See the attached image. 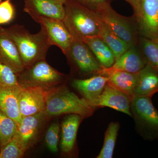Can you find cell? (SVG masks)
<instances>
[{"label": "cell", "mask_w": 158, "mask_h": 158, "mask_svg": "<svg viewBox=\"0 0 158 158\" xmlns=\"http://www.w3.org/2000/svg\"><path fill=\"white\" fill-rule=\"evenodd\" d=\"M1 0H0V2H1Z\"/></svg>", "instance_id": "cell-33"}, {"label": "cell", "mask_w": 158, "mask_h": 158, "mask_svg": "<svg viewBox=\"0 0 158 158\" xmlns=\"http://www.w3.org/2000/svg\"><path fill=\"white\" fill-rule=\"evenodd\" d=\"M98 18L99 30L98 36L113 51L116 61L131 47L118 37Z\"/></svg>", "instance_id": "cell-22"}, {"label": "cell", "mask_w": 158, "mask_h": 158, "mask_svg": "<svg viewBox=\"0 0 158 158\" xmlns=\"http://www.w3.org/2000/svg\"><path fill=\"white\" fill-rule=\"evenodd\" d=\"M18 124L0 110V146L8 143L17 133Z\"/></svg>", "instance_id": "cell-26"}, {"label": "cell", "mask_w": 158, "mask_h": 158, "mask_svg": "<svg viewBox=\"0 0 158 158\" xmlns=\"http://www.w3.org/2000/svg\"><path fill=\"white\" fill-rule=\"evenodd\" d=\"M17 75L11 68L0 62V86H19Z\"/></svg>", "instance_id": "cell-28"}, {"label": "cell", "mask_w": 158, "mask_h": 158, "mask_svg": "<svg viewBox=\"0 0 158 158\" xmlns=\"http://www.w3.org/2000/svg\"><path fill=\"white\" fill-rule=\"evenodd\" d=\"M82 2L87 4L91 7V9H94L98 6L108 3L109 0H80Z\"/></svg>", "instance_id": "cell-30"}, {"label": "cell", "mask_w": 158, "mask_h": 158, "mask_svg": "<svg viewBox=\"0 0 158 158\" xmlns=\"http://www.w3.org/2000/svg\"><path fill=\"white\" fill-rule=\"evenodd\" d=\"M83 117L78 114H69L63 119L61 127L60 148L62 153L70 156L75 147L77 135Z\"/></svg>", "instance_id": "cell-17"}, {"label": "cell", "mask_w": 158, "mask_h": 158, "mask_svg": "<svg viewBox=\"0 0 158 158\" xmlns=\"http://www.w3.org/2000/svg\"><path fill=\"white\" fill-rule=\"evenodd\" d=\"M131 100L129 97L107 83L94 107L111 108L132 117Z\"/></svg>", "instance_id": "cell-13"}, {"label": "cell", "mask_w": 158, "mask_h": 158, "mask_svg": "<svg viewBox=\"0 0 158 158\" xmlns=\"http://www.w3.org/2000/svg\"><path fill=\"white\" fill-rule=\"evenodd\" d=\"M63 22L73 38L82 40L98 36L99 18L94 10L81 3L67 0Z\"/></svg>", "instance_id": "cell-3"}, {"label": "cell", "mask_w": 158, "mask_h": 158, "mask_svg": "<svg viewBox=\"0 0 158 158\" xmlns=\"http://www.w3.org/2000/svg\"><path fill=\"white\" fill-rule=\"evenodd\" d=\"M152 98L134 96L131 100V111L137 133L144 140H158V111Z\"/></svg>", "instance_id": "cell-5"}, {"label": "cell", "mask_w": 158, "mask_h": 158, "mask_svg": "<svg viewBox=\"0 0 158 158\" xmlns=\"http://www.w3.org/2000/svg\"><path fill=\"white\" fill-rule=\"evenodd\" d=\"M22 87L0 86V110L19 123L22 116L20 112L19 96Z\"/></svg>", "instance_id": "cell-18"}, {"label": "cell", "mask_w": 158, "mask_h": 158, "mask_svg": "<svg viewBox=\"0 0 158 158\" xmlns=\"http://www.w3.org/2000/svg\"><path fill=\"white\" fill-rule=\"evenodd\" d=\"M147 64L146 59L137 46L128 49L115 61L111 69L131 73H138Z\"/></svg>", "instance_id": "cell-19"}, {"label": "cell", "mask_w": 158, "mask_h": 158, "mask_svg": "<svg viewBox=\"0 0 158 158\" xmlns=\"http://www.w3.org/2000/svg\"><path fill=\"white\" fill-rule=\"evenodd\" d=\"M28 149L17 133L6 145L1 148L0 158H21Z\"/></svg>", "instance_id": "cell-25"}, {"label": "cell", "mask_w": 158, "mask_h": 158, "mask_svg": "<svg viewBox=\"0 0 158 158\" xmlns=\"http://www.w3.org/2000/svg\"><path fill=\"white\" fill-rule=\"evenodd\" d=\"M94 110L63 84L48 90L44 112L48 118L65 114H78L85 118L91 116Z\"/></svg>", "instance_id": "cell-2"}, {"label": "cell", "mask_w": 158, "mask_h": 158, "mask_svg": "<svg viewBox=\"0 0 158 158\" xmlns=\"http://www.w3.org/2000/svg\"><path fill=\"white\" fill-rule=\"evenodd\" d=\"M119 128L118 122H112L109 124L105 132L103 147L96 158H113Z\"/></svg>", "instance_id": "cell-23"}, {"label": "cell", "mask_w": 158, "mask_h": 158, "mask_svg": "<svg viewBox=\"0 0 158 158\" xmlns=\"http://www.w3.org/2000/svg\"><path fill=\"white\" fill-rule=\"evenodd\" d=\"M53 1L56 2L57 3H59V4L64 5H65V3H66L67 0H53Z\"/></svg>", "instance_id": "cell-32"}, {"label": "cell", "mask_w": 158, "mask_h": 158, "mask_svg": "<svg viewBox=\"0 0 158 158\" xmlns=\"http://www.w3.org/2000/svg\"><path fill=\"white\" fill-rule=\"evenodd\" d=\"M4 29L16 45L25 68L46 59L52 45L42 27L35 34H31L24 26L19 25Z\"/></svg>", "instance_id": "cell-1"}, {"label": "cell", "mask_w": 158, "mask_h": 158, "mask_svg": "<svg viewBox=\"0 0 158 158\" xmlns=\"http://www.w3.org/2000/svg\"><path fill=\"white\" fill-rule=\"evenodd\" d=\"M35 22L45 30L51 45L56 46L66 55L70 49L73 37L63 21L41 17Z\"/></svg>", "instance_id": "cell-9"}, {"label": "cell", "mask_w": 158, "mask_h": 158, "mask_svg": "<svg viewBox=\"0 0 158 158\" xmlns=\"http://www.w3.org/2000/svg\"><path fill=\"white\" fill-rule=\"evenodd\" d=\"M108 81L107 77L99 74L89 78L74 79L72 85L83 96V98L94 108V105L102 92Z\"/></svg>", "instance_id": "cell-14"}, {"label": "cell", "mask_w": 158, "mask_h": 158, "mask_svg": "<svg viewBox=\"0 0 158 158\" xmlns=\"http://www.w3.org/2000/svg\"><path fill=\"white\" fill-rule=\"evenodd\" d=\"M10 1L6 0L0 3V25L9 23L14 19L15 11Z\"/></svg>", "instance_id": "cell-29"}, {"label": "cell", "mask_w": 158, "mask_h": 158, "mask_svg": "<svg viewBox=\"0 0 158 158\" xmlns=\"http://www.w3.org/2000/svg\"><path fill=\"white\" fill-rule=\"evenodd\" d=\"M17 78L23 88H39L49 90L64 84L67 75L51 66L45 59L25 68Z\"/></svg>", "instance_id": "cell-4"}, {"label": "cell", "mask_w": 158, "mask_h": 158, "mask_svg": "<svg viewBox=\"0 0 158 158\" xmlns=\"http://www.w3.org/2000/svg\"><path fill=\"white\" fill-rule=\"evenodd\" d=\"M60 127L57 123H52L49 127L44 137V142L49 150L52 153L58 151Z\"/></svg>", "instance_id": "cell-27"}, {"label": "cell", "mask_w": 158, "mask_h": 158, "mask_svg": "<svg viewBox=\"0 0 158 158\" xmlns=\"http://www.w3.org/2000/svg\"><path fill=\"white\" fill-rule=\"evenodd\" d=\"M49 119L44 112L23 117L18 124L17 133L28 149L35 143L46 121Z\"/></svg>", "instance_id": "cell-12"}, {"label": "cell", "mask_w": 158, "mask_h": 158, "mask_svg": "<svg viewBox=\"0 0 158 158\" xmlns=\"http://www.w3.org/2000/svg\"><path fill=\"white\" fill-rule=\"evenodd\" d=\"M140 49L147 63L158 73V39H149L140 37Z\"/></svg>", "instance_id": "cell-24"}, {"label": "cell", "mask_w": 158, "mask_h": 158, "mask_svg": "<svg viewBox=\"0 0 158 158\" xmlns=\"http://www.w3.org/2000/svg\"><path fill=\"white\" fill-rule=\"evenodd\" d=\"M0 62L18 75L24 69L16 45L0 26Z\"/></svg>", "instance_id": "cell-16"}, {"label": "cell", "mask_w": 158, "mask_h": 158, "mask_svg": "<svg viewBox=\"0 0 158 158\" xmlns=\"http://www.w3.org/2000/svg\"><path fill=\"white\" fill-rule=\"evenodd\" d=\"M89 47L102 67L111 68L116 61L113 51L98 36L86 37L81 40Z\"/></svg>", "instance_id": "cell-20"}, {"label": "cell", "mask_w": 158, "mask_h": 158, "mask_svg": "<svg viewBox=\"0 0 158 158\" xmlns=\"http://www.w3.org/2000/svg\"><path fill=\"white\" fill-rule=\"evenodd\" d=\"M126 1L129 3L132 6L135 11V16L137 17L139 14L141 0H126Z\"/></svg>", "instance_id": "cell-31"}, {"label": "cell", "mask_w": 158, "mask_h": 158, "mask_svg": "<svg viewBox=\"0 0 158 158\" xmlns=\"http://www.w3.org/2000/svg\"><path fill=\"white\" fill-rule=\"evenodd\" d=\"M98 17L120 39L130 46L138 44L139 31L137 23L133 20L117 13L110 6L109 2L94 9Z\"/></svg>", "instance_id": "cell-6"}, {"label": "cell", "mask_w": 158, "mask_h": 158, "mask_svg": "<svg viewBox=\"0 0 158 158\" xmlns=\"http://www.w3.org/2000/svg\"><path fill=\"white\" fill-rule=\"evenodd\" d=\"M139 74V81L134 96L152 97L158 92V73L147 63Z\"/></svg>", "instance_id": "cell-21"}, {"label": "cell", "mask_w": 158, "mask_h": 158, "mask_svg": "<svg viewBox=\"0 0 158 158\" xmlns=\"http://www.w3.org/2000/svg\"><path fill=\"white\" fill-rule=\"evenodd\" d=\"M48 91L39 88L22 87L19 96L20 112L22 117L44 111Z\"/></svg>", "instance_id": "cell-10"}, {"label": "cell", "mask_w": 158, "mask_h": 158, "mask_svg": "<svg viewBox=\"0 0 158 158\" xmlns=\"http://www.w3.org/2000/svg\"><path fill=\"white\" fill-rule=\"evenodd\" d=\"M65 56L81 73L85 74H98L104 69L81 40L73 38L70 49Z\"/></svg>", "instance_id": "cell-7"}, {"label": "cell", "mask_w": 158, "mask_h": 158, "mask_svg": "<svg viewBox=\"0 0 158 158\" xmlns=\"http://www.w3.org/2000/svg\"><path fill=\"white\" fill-rule=\"evenodd\" d=\"M99 74L107 77L108 83L127 95L131 99L134 97L139 81V73H131L110 68H104Z\"/></svg>", "instance_id": "cell-15"}, {"label": "cell", "mask_w": 158, "mask_h": 158, "mask_svg": "<svg viewBox=\"0 0 158 158\" xmlns=\"http://www.w3.org/2000/svg\"><path fill=\"white\" fill-rule=\"evenodd\" d=\"M24 11L36 21L41 17L64 20V5L53 0H24Z\"/></svg>", "instance_id": "cell-11"}, {"label": "cell", "mask_w": 158, "mask_h": 158, "mask_svg": "<svg viewBox=\"0 0 158 158\" xmlns=\"http://www.w3.org/2000/svg\"><path fill=\"white\" fill-rule=\"evenodd\" d=\"M136 20L140 37L158 39V0H141Z\"/></svg>", "instance_id": "cell-8"}]
</instances>
